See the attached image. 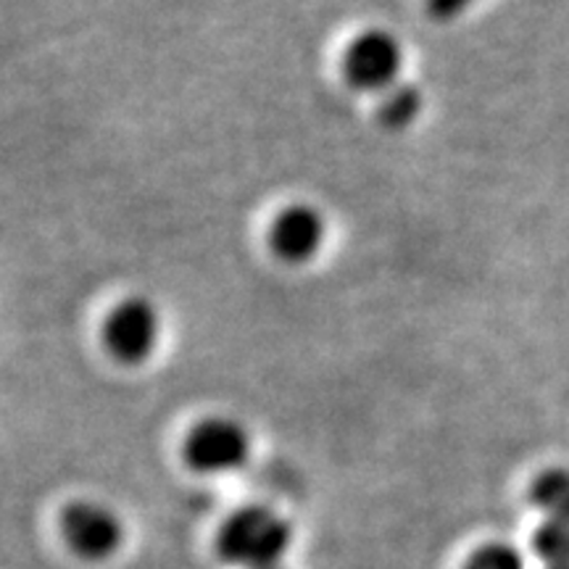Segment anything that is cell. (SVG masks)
Masks as SVG:
<instances>
[{
    "label": "cell",
    "mask_w": 569,
    "mask_h": 569,
    "mask_svg": "<svg viewBox=\"0 0 569 569\" xmlns=\"http://www.w3.org/2000/svg\"><path fill=\"white\" fill-rule=\"evenodd\" d=\"M290 525L267 507L234 511L219 530V553L227 565L243 569H272L290 549Z\"/></svg>",
    "instance_id": "cell-1"
},
{
    "label": "cell",
    "mask_w": 569,
    "mask_h": 569,
    "mask_svg": "<svg viewBox=\"0 0 569 569\" xmlns=\"http://www.w3.org/2000/svg\"><path fill=\"white\" fill-rule=\"evenodd\" d=\"M251 453V436L238 419H201L184 438V461L196 472L224 475L246 465Z\"/></svg>",
    "instance_id": "cell-2"
},
{
    "label": "cell",
    "mask_w": 569,
    "mask_h": 569,
    "mask_svg": "<svg viewBox=\"0 0 569 569\" xmlns=\"http://www.w3.org/2000/svg\"><path fill=\"white\" fill-rule=\"evenodd\" d=\"M161 317L146 298H124L103 322V346L119 365H142L159 346Z\"/></svg>",
    "instance_id": "cell-3"
},
{
    "label": "cell",
    "mask_w": 569,
    "mask_h": 569,
    "mask_svg": "<svg viewBox=\"0 0 569 569\" xmlns=\"http://www.w3.org/2000/svg\"><path fill=\"white\" fill-rule=\"evenodd\" d=\"M403 67V48L388 30L356 34L343 53V74L351 88L365 92L390 90Z\"/></svg>",
    "instance_id": "cell-4"
},
{
    "label": "cell",
    "mask_w": 569,
    "mask_h": 569,
    "mask_svg": "<svg viewBox=\"0 0 569 569\" xmlns=\"http://www.w3.org/2000/svg\"><path fill=\"white\" fill-rule=\"evenodd\" d=\"M61 532L80 559L103 561L119 551L124 528L109 507L98 501H74L61 515Z\"/></svg>",
    "instance_id": "cell-5"
},
{
    "label": "cell",
    "mask_w": 569,
    "mask_h": 569,
    "mask_svg": "<svg viewBox=\"0 0 569 569\" xmlns=\"http://www.w3.org/2000/svg\"><path fill=\"white\" fill-rule=\"evenodd\" d=\"M327 222L309 203H290L269 224V248L284 264H306L322 251Z\"/></svg>",
    "instance_id": "cell-6"
},
{
    "label": "cell",
    "mask_w": 569,
    "mask_h": 569,
    "mask_svg": "<svg viewBox=\"0 0 569 569\" xmlns=\"http://www.w3.org/2000/svg\"><path fill=\"white\" fill-rule=\"evenodd\" d=\"M530 501L549 519L569 522V469H546L530 486Z\"/></svg>",
    "instance_id": "cell-7"
},
{
    "label": "cell",
    "mask_w": 569,
    "mask_h": 569,
    "mask_svg": "<svg viewBox=\"0 0 569 569\" xmlns=\"http://www.w3.org/2000/svg\"><path fill=\"white\" fill-rule=\"evenodd\" d=\"M422 111V92H419L415 84H393V88L386 90L382 96L380 109H377V117L380 122L388 127V130H403L409 127Z\"/></svg>",
    "instance_id": "cell-8"
},
{
    "label": "cell",
    "mask_w": 569,
    "mask_h": 569,
    "mask_svg": "<svg viewBox=\"0 0 569 569\" xmlns=\"http://www.w3.org/2000/svg\"><path fill=\"white\" fill-rule=\"evenodd\" d=\"M536 553L543 559L546 569H569V522L549 519L532 538Z\"/></svg>",
    "instance_id": "cell-9"
},
{
    "label": "cell",
    "mask_w": 569,
    "mask_h": 569,
    "mask_svg": "<svg viewBox=\"0 0 569 569\" xmlns=\"http://www.w3.org/2000/svg\"><path fill=\"white\" fill-rule=\"evenodd\" d=\"M467 569H525V561L511 546L488 543L469 557Z\"/></svg>",
    "instance_id": "cell-10"
},
{
    "label": "cell",
    "mask_w": 569,
    "mask_h": 569,
    "mask_svg": "<svg viewBox=\"0 0 569 569\" xmlns=\"http://www.w3.org/2000/svg\"><path fill=\"white\" fill-rule=\"evenodd\" d=\"M475 0H427V11H430L432 19L438 21H451L457 19L459 13H465Z\"/></svg>",
    "instance_id": "cell-11"
},
{
    "label": "cell",
    "mask_w": 569,
    "mask_h": 569,
    "mask_svg": "<svg viewBox=\"0 0 569 569\" xmlns=\"http://www.w3.org/2000/svg\"><path fill=\"white\" fill-rule=\"evenodd\" d=\"M272 569H280V567H272Z\"/></svg>",
    "instance_id": "cell-12"
}]
</instances>
